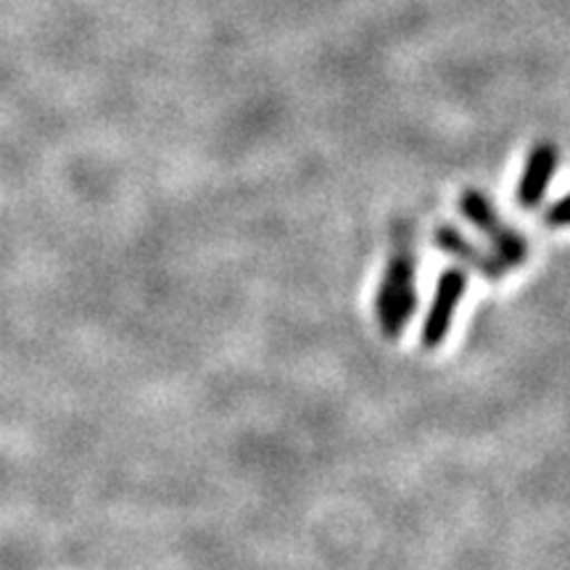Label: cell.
Listing matches in <instances>:
<instances>
[{
	"label": "cell",
	"mask_w": 570,
	"mask_h": 570,
	"mask_svg": "<svg viewBox=\"0 0 570 570\" xmlns=\"http://www.w3.org/2000/svg\"><path fill=\"white\" fill-rule=\"evenodd\" d=\"M417 262L410 244H399L391 254L383 281L375 294V317L377 327L386 338H399L407 331L412 315H415L417 291H415Z\"/></svg>",
	"instance_id": "cell-1"
},
{
	"label": "cell",
	"mask_w": 570,
	"mask_h": 570,
	"mask_svg": "<svg viewBox=\"0 0 570 570\" xmlns=\"http://www.w3.org/2000/svg\"><path fill=\"white\" fill-rule=\"evenodd\" d=\"M460 212L470 225L491 244L499 259L508 267H523L531 259V244L510 223L499 217L497 206L479 188H468L460 196Z\"/></svg>",
	"instance_id": "cell-2"
},
{
	"label": "cell",
	"mask_w": 570,
	"mask_h": 570,
	"mask_svg": "<svg viewBox=\"0 0 570 570\" xmlns=\"http://www.w3.org/2000/svg\"><path fill=\"white\" fill-rule=\"evenodd\" d=\"M465 291H468V269L446 267L444 273L439 275L436 291H433L431 306H428V315L423 320V331H420V346L428 348V352L444 346Z\"/></svg>",
	"instance_id": "cell-3"
},
{
	"label": "cell",
	"mask_w": 570,
	"mask_h": 570,
	"mask_svg": "<svg viewBox=\"0 0 570 570\" xmlns=\"http://www.w3.org/2000/svg\"><path fill=\"white\" fill-rule=\"evenodd\" d=\"M433 240H436V246L446 256L462 262L465 269H473V273H479L481 277H487V281H491V283L502 281V277L508 275L510 267L504 265V262L499 259L494 252H487V248L473 244V240H470L468 235L460 230V227L446 225V223L439 225L436 230H433Z\"/></svg>",
	"instance_id": "cell-4"
},
{
	"label": "cell",
	"mask_w": 570,
	"mask_h": 570,
	"mask_svg": "<svg viewBox=\"0 0 570 570\" xmlns=\"http://www.w3.org/2000/svg\"><path fill=\"white\" fill-rule=\"evenodd\" d=\"M560 167V148L558 142L541 140L531 148L529 156H525L523 173H520L518 180V204L523 209H537L544 202L547 188H550L554 173Z\"/></svg>",
	"instance_id": "cell-5"
},
{
	"label": "cell",
	"mask_w": 570,
	"mask_h": 570,
	"mask_svg": "<svg viewBox=\"0 0 570 570\" xmlns=\"http://www.w3.org/2000/svg\"><path fill=\"white\" fill-rule=\"evenodd\" d=\"M541 223H544L547 227H552V230L570 227V194L547 206L544 214H541Z\"/></svg>",
	"instance_id": "cell-6"
}]
</instances>
